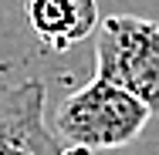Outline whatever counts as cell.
Segmentation results:
<instances>
[{
  "label": "cell",
  "instance_id": "obj_4",
  "mask_svg": "<svg viewBox=\"0 0 159 155\" xmlns=\"http://www.w3.org/2000/svg\"><path fill=\"white\" fill-rule=\"evenodd\" d=\"M98 3L95 0H31L27 24L41 44L51 51H68L98 31Z\"/></svg>",
  "mask_w": 159,
  "mask_h": 155
},
{
  "label": "cell",
  "instance_id": "obj_1",
  "mask_svg": "<svg viewBox=\"0 0 159 155\" xmlns=\"http://www.w3.org/2000/svg\"><path fill=\"white\" fill-rule=\"evenodd\" d=\"M149 118H152L149 108L135 101L129 91L102 78H92L58 105L54 138L81 155L112 152V149L132 145L146 131Z\"/></svg>",
  "mask_w": 159,
  "mask_h": 155
},
{
  "label": "cell",
  "instance_id": "obj_2",
  "mask_svg": "<svg viewBox=\"0 0 159 155\" xmlns=\"http://www.w3.org/2000/svg\"><path fill=\"white\" fill-rule=\"evenodd\" d=\"M95 78L119 84L159 115V24L132 14L102 17L95 31Z\"/></svg>",
  "mask_w": 159,
  "mask_h": 155
},
{
  "label": "cell",
  "instance_id": "obj_3",
  "mask_svg": "<svg viewBox=\"0 0 159 155\" xmlns=\"http://www.w3.org/2000/svg\"><path fill=\"white\" fill-rule=\"evenodd\" d=\"M44 108L48 91L41 81L0 84V155H64Z\"/></svg>",
  "mask_w": 159,
  "mask_h": 155
}]
</instances>
